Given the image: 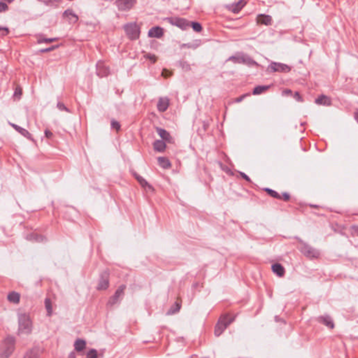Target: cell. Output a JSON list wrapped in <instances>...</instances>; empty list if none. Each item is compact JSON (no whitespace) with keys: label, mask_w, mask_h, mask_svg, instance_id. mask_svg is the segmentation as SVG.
Returning a JSON list of instances; mask_svg holds the SVG:
<instances>
[{"label":"cell","mask_w":358,"mask_h":358,"mask_svg":"<svg viewBox=\"0 0 358 358\" xmlns=\"http://www.w3.org/2000/svg\"><path fill=\"white\" fill-rule=\"evenodd\" d=\"M351 232H352V234H356V235H358V225L351 226Z\"/></svg>","instance_id":"obj_39"},{"label":"cell","mask_w":358,"mask_h":358,"mask_svg":"<svg viewBox=\"0 0 358 358\" xmlns=\"http://www.w3.org/2000/svg\"><path fill=\"white\" fill-rule=\"evenodd\" d=\"M18 319L19 333L23 335L30 334L32 330V322L30 315L27 313H21L19 315Z\"/></svg>","instance_id":"obj_3"},{"label":"cell","mask_w":358,"mask_h":358,"mask_svg":"<svg viewBox=\"0 0 358 358\" xmlns=\"http://www.w3.org/2000/svg\"><path fill=\"white\" fill-rule=\"evenodd\" d=\"M158 164L161 166L162 168L164 169H169L171 167V162L169 161V159L167 158H164V157H161V158H159L158 159Z\"/></svg>","instance_id":"obj_27"},{"label":"cell","mask_w":358,"mask_h":358,"mask_svg":"<svg viewBox=\"0 0 358 358\" xmlns=\"http://www.w3.org/2000/svg\"><path fill=\"white\" fill-rule=\"evenodd\" d=\"M86 346V343L83 339H77L74 343V347L76 351L78 352H81L85 349Z\"/></svg>","instance_id":"obj_28"},{"label":"cell","mask_w":358,"mask_h":358,"mask_svg":"<svg viewBox=\"0 0 358 358\" xmlns=\"http://www.w3.org/2000/svg\"><path fill=\"white\" fill-rule=\"evenodd\" d=\"M57 107H58V109H60V110H69L68 109H66V108L65 107V106L64 105V104H63L62 103H59V104H58Z\"/></svg>","instance_id":"obj_42"},{"label":"cell","mask_w":358,"mask_h":358,"mask_svg":"<svg viewBox=\"0 0 358 358\" xmlns=\"http://www.w3.org/2000/svg\"><path fill=\"white\" fill-rule=\"evenodd\" d=\"M319 321L322 323V324H323L325 326H327V327H328L333 328L334 327V322L330 316H322L319 318Z\"/></svg>","instance_id":"obj_24"},{"label":"cell","mask_w":358,"mask_h":358,"mask_svg":"<svg viewBox=\"0 0 358 358\" xmlns=\"http://www.w3.org/2000/svg\"><path fill=\"white\" fill-rule=\"evenodd\" d=\"M169 100L167 97H162L159 100L157 106H158V109L160 112H164L167 110V109L169 106Z\"/></svg>","instance_id":"obj_14"},{"label":"cell","mask_w":358,"mask_h":358,"mask_svg":"<svg viewBox=\"0 0 358 358\" xmlns=\"http://www.w3.org/2000/svg\"><path fill=\"white\" fill-rule=\"evenodd\" d=\"M8 10V6L7 4H5L3 2H1V11L2 12H4V11Z\"/></svg>","instance_id":"obj_41"},{"label":"cell","mask_w":358,"mask_h":358,"mask_svg":"<svg viewBox=\"0 0 358 358\" xmlns=\"http://www.w3.org/2000/svg\"><path fill=\"white\" fill-rule=\"evenodd\" d=\"M20 299V294L16 292H11L8 295V300L11 303L18 304Z\"/></svg>","instance_id":"obj_26"},{"label":"cell","mask_w":358,"mask_h":358,"mask_svg":"<svg viewBox=\"0 0 358 358\" xmlns=\"http://www.w3.org/2000/svg\"><path fill=\"white\" fill-rule=\"evenodd\" d=\"M181 304H182L181 299L180 297H178L177 300L175 302V303L174 304L171 308L169 310V311L167 312L168 315H173V314L178 313L180 309V307H181Z\"/></svg>","instance_id":"obj_18"},{"label":"cell","mask_w":358,"mask_h":358,"mask_svg":"<svg viewBox=\"0 0 358 358\" xmlns=\"http://www.w3.org/2000/svg\"><path fill=\"white\" fill-rule=\"evenodd\" d=\"M247 3H248V2L246 1H239L237 2L235 4L233 5L232 11L234 13H238L244 8Z\"/></svg>","instance_id":"obj_22"},{"label":"cell","mask_w":358,"mask_h":358,"mask_svg":"<svg viewBox=\"0 0 358 358\" xmlns=\"http://www.w3.org/2000/svg\"><path fill=\"white\" fill-rule=\"evenodd\" d=\"M316 103L322 106H330L331 104V100L330 97L326 95H321L316 100Z\"/></svg>","instance_id":"obj_17"},{"label":"cell","mask_w":358,"mask_h":358,"mask_svg":"<svg viewBox=\"0 0 358 358\" xmlns=\"http://www.w3.org/2000/svg\"><path fill=\"white\" fill-rule=\"evenodd\" d=\"M265 191L267 193V194H269L270 196H272V197H274V198H277V199H281V196L279 195L278 193H276V192L270 190V189H266Z\"/></svg>","instance_id":"obj_35"},{"label":"cell","mask_w":358,"mask_h":358,"mask_svg":"<svg viewBox=\"0 0 358 358\" xmlns=\"http://www.w3.org/2000/svg\"><path fill=\"white\" fill-rule=\"evenodd\" d=\"M295 97L297 100H299V101H302V98L300 96V95L299 94V93H295Z\"/></svg>","instance_id":"obj_46"},{"label":"cell","mask_w":358,"mask_h":358,"mask_svg":"<svg viewBox=\"0 0 358 358\" xmlns=\"http://www.w3.org/2000/svg\"><path fill=\"white\" fill-rule=\"evenodd\" d=\"M39 348L34 347L25 354L24 358H39Z\"/></svg>","instance_id":"obj_23"},{"label":"cell","mask_w":358,"mask_h":358,"mask_svg":"<svg viewBox=\"0 0 358 358\" xmlns=\"http://www.w3.org/2000/svg\"><path fill=\"white\" fill-rule=\"evenodd\" d=\"M157 132H158V133L159 134V135L160 136V137L164 141L167 142V143H169V144L174 143V139L172 138V136H171L169 135V133L167 132V131H165L164 130L160 129V128H157Z\"/></svg>","instance_id":"obj_16"},{"label":"cell","mask_w":358,"mask_h":358,"mask_svg":"<svg viewBox=\"0 0 358 358\" xmlns=\"http://www.w3.org/2000/svg\"><path fill=\"white\" fill-rule=\"evenodd\" d=\"M164 35V30L160 27H154L151 28L149 32H148V36L151 38H159L162 37Z\"/></svg>","instance_id":"obj_15"},{"label":"cell","mask_w":358,"mask_h":358,"mask_svg":"<svg viewBox=\"0 0 358 358\" xmlns=\"http://www.w3.org/2000/svg\"><path fill=\"white\" fill-rule=\"evenodd\" d=\"M174 74V71L173 70H171V69H164L162 71V76L165 78V79H167V78H169L170 77H171Z\"/></svg>","instance_id":"obj_30"},{"label":"cell","mask_w":358,"mask_h":358,"mask_svg":"<svg viewBox=\"0 0 358 358\" xmlns=\"http://www.w3.org/2000/svg\"><path fill=\"white\" fill-rule=\"evenodd\" d=\"M229 60H232V62H237V63H241L244 64V65H256V62L253 60L251 57L247 55L244 53H237L234 56L231 57L229 59Z\"/></svg>","instance_id":"obj_6"},{"label":"cell","mask_w":358,"mask_h":358,"mask_svg":"<svg viewBox=\"0 0 358 358\" xmlns=\"http://www.w3.org/2000/svg\"><path fill=\"white\" fill-rule=\"evenodd\" d=\"M290 66L282 63L278 62H272L268 66L267 71L270 72H280V73H287L290 71Z\"/></svg>","instance_id":"obj_7"},{"label":"cell","mask_w":358,"mask_h":358,"mask_svg":"<svg viewBox=\"0 0 358 358\" xmlns=\"http://www.w3.org/2000/svg\"><path fill=\"white\" fill-rule=\"evenodd\" d=\"M45 136H46L47 138H51V136H52V132H51V131L46 130L45 131Z\"/></svg>","instance_id":"obj_44"},{"label":"cell","mask_w":358,"mask_h":358,"mask_svg":"<svg viewBox=\"0 0 358 358\" xmlns=\"http://www.w3.org/2000/svg\"><path fill=\"white\" fill-rule=\"evenodd\" d=\"M220 166H221V167H222L224 171H225V172H227L228 174H229V175H234V174H233V172H232L231 170L229 169L228 167H225V166H224V164H220Z\"/></svg>","instance_id":"obj_40"},{"label":"cell","mask_w":358,"mask_h":358,"mask_svg":"<svg viewBox=\"0 0 358 358\" xmlns=\"http://www.w3.org/2000/svg\"><path fill=\"white\" fill-rule=\"evenodd\" d=\"M98 356V353L97 351L94 350V349H92V350H90L88 354H87V358H97Z\"/></svg>","instance_id":"obj_37"},{"label":"cell","mask_w":358,"mask_h":358,"mask_svg":"<svg viewBox=\"0 0 358 358\" xmlns=\"http://www.w3.org/2000/svg\"><path fill=\"white\" fill-rule=\"evenodd\" d=\"M236 316H237L236 314L232 312H227L222 314L215 325V335L218 336L223 333V331L234 321Z\"/></svg>","instance_id":"obj_1"},{"label":"cell","mask_w":358,"mask_h":358,"mask_svg":"<svg viewBox=\"0 0 358 358\" xmlns=\"http://www.w3.org/2000/svg\"><path fill=\"white\" fill-rule=\"evenodd\" d=\"M64 18L66 19L69 22H76L78 20V16L73 12L71 10H66L63 14Z\"/></svg>","instance_id":"obj_21"},{"label":"cell","mask_w":358,"mask_h":358,"mask_svg":"<svg viewBox=\"0 0 358 358\" xmlns=\"http://www.w3.org/2000/svg\"><path fill=\"white\" fill-rule=\"evenodd\" d=\"M269 86H258L256 88H255L254 91H253V94L254 95L261 94V93H262L264 91L267 90V89H269Z\"/></svg>","instance_id":"obj_32"},{"label":"cell","mask_w":358,"mask_h":358,"mask_svg":"<svg viewBox=\"0 0 358 358\" xmlns=\"http://www.w3.org/2000/svg\"><path fill=\"white\" fill-rule=\"evenodd\" d=\"M68 358H76V356L74 355V353H72L70 354V356H69Z\"/></svg>","instance_id":"obj_48"},{"label":"cell","mask_w":358,"mask_h":358,"mask_svg":"<svg viewBox=\"0 0 358 358\" xmlns=\"http://www.w3.org/2000/svg\"><path fill=\"white\" fill-rule=\"evenodd\" d=\"M125 290V286H122L119 287L114 295L110 298L107 304V307L109 308H113L117 306L118 303H120L123 297Z\"/></svg>","instance_id":"obj_5"},{"label":"cell","mask_w":358,"mask_h":358,"mask_svg":"<svg viewBox=\"0 0 358 358\" xmlns=\"http://www.w3.org/2000/svg\"><path fill=\"white\" fill-rule=\"evenodd\" d=\"M256 21L258 25H271L272 24V18L270 16L265 15V14H261L257 16L256 18Z\"/></svg>","instance_id":"obj_13"},{"label":"cell","mask_w":358,"mask_h":358,"mask_svg":"<svg viewBox=\"0 0 358 358\" xmlns=\"http://www.w3.org/2000/svg\"><path fill=\"white\" fill-rule=\"evenodd\" d=\"M135 177H136V180H138L139 183H140V184L143 186L145 189H148V190H153L152 186L148 184V183L146 182V180H144L143 178H142V177H141L140 176H139V175H136V174H135Z\"/></svg>","instance_id":"obj_29"},{"label":"cell","mask_w":358,"mask_h":358,"mask_svg":"<svg viewBox=\"0 0 358 358\" xmlns=\"http://www.w3.org/2000/svg\"><path fill=\"white\" fill-rule=\"evenodd\" d=\"M109 69L103 61H100L97 65V74L100 77L106 76L109 74Z\"/></svg>","instance_id":"obj_11"},{"label":"cell","mask_w":358,"mask_h":358,"mask_svg":"<svg viewBox=\"0 0 358 358\" xmlns=\"http://www.w3.org/2000/svg\"><path fill=\"white\" fill-rule=\"evenodd\" d=\"M22 94V92L21 88H20L19 86H17L16 90H15V94H14V97H17V99H18L21 97Z\"/></svg>","instance_id":"obj_38"},{"label":"cell","mask_w":358,"mask_h":358,"mask_svg":"<svg viewBox=\"0 0 358 358\" xmlns=\"http://www.w3.org/2000/svg\"><path fill=\"white\" fill-rule=\"evenodd\" d=\"M272 271L275 274L277 275L279 277H282L285 274V269L284 267L279 263H276L272 265Z\"/></svg>","instance_id":"obj_19"},{"label":"cell","mask_w":358,"mask_h":358,"mask_svg":"<svg viewBox=\"0 0 358 358\" xmlns=\"http://www.w3.org/2000/svg\"><path fill=\"white\" fill-rule=\"evenodd\" d=\"M300 250L302 253H303L304 255L307 256V257H313V258L318 257L319 255L318 252L316 251L314 248H311V247H310L308 245H307V244L302 243L300 246Z\"/></svg>","instance_id":"obj_9"},{"label":"cell","mask_w":358,"mask_h":358,"mask_svg":"<svg viewBox=\"0 0 358 358\" xmlns=\"http://www.w3.org/2000/svg\"><path fill=\"white\" fill-rule=\"evenodd\" d=\"M191 26L193 30L195 32H199L202 30V26L201 25V24H199V23H198L197 22H192Z\"/></svg>","instance_id":"obj_34"},{"label":"cell","mask_w":358,"mask_h":358,"mask_svg":"<svg viewBox=\"0 0 358 358\" xmlns=\"http://www.w3.org/2000/svg\"><path fill=\"white\" fill-rule=\"evenodd\" d=\"M10 125H11L12 126L16 131H18V132L19 133H20L22 135L24 136L25 137L27 138V139H31L32 141H34L33 137H32V136L31 134H30V132H29L28 131H27V130H25V129H23V128L20 127H19V126H17V125H13V124H11V123H10Z\"/></svg>","instance_id":"obj_20"},{"label":"cell","mask_w":358,"mask_h":358,"mask_svg":"<svg viewBox=\"0 0 358 358\" xmlns=\"http://www.w3.org/2000/svg\"><path fill=\"white\" fill-rule=\"evenodd\" d=\"M153 147L155 150L158 152H164L167 150V145L162 141H156L153 144Z\"/></svg>","instance_id":"obj_25"},{"label":"cell","mask_w":358,"mask_h":358,"mask_svg":"<svg viewBox=\"0 0 358 358\" xmlns=\"http://www.w3.org/2000/svg\"><path fill=\"white\" fill-rule=\"evenodd\" d=\"M111 127H112L113 129H114L117 132H118L120 130V123H119L118 121H116L115 120H113L111 121Z\"/></svg>","instance_id":"obj_36"},{"label":"cell","mask_w":358,"mask_h":358,"mask_svg":"<svg viewBox=\"0 0 358 358\" xmlns=\"http://www.w3.org/2000/svg\"><path fill=\"white\" fill-rule=\"evenodd\" d=\"M169 22L171 24L177 26L182 30H185L189 25V22L187 20L180 18H169Z\"/></svg>","instance_id":"obj_10"},{"label":"cell","mask_w":358,"mask_h":358,"mask_svg":"<svg viewBox=\"0 0 358 358\" xmlns=\"http://www.w3.org/2000/svg\"><path fill=\"white\" fill-rule=\"evenodd\" d=\"M45 306L46 308V311H47L48 314L51 316L52 313H53V307H52L51 301L49 299H46L45 300Z\"/></svg>","instance_id":"obj_31"},{"label":"cell","mask_w":358,"mask_h":358,"mask_svg":"<svg viewBox=\"0 0 358 358\" xmlns=\"http://www.w3.org/2000/svg\"><path fill=\"white\" fill-rule=\"evenodd\" d=\"M145 57L148 60H149L150 62L152 63H155L157 61H158V57L156 56L155 55H153V54H145Z\"/></svg>","instance_id":"obj_33"},{"label":"cell","mask_w":358,"mask_h":358,"mask_svg":"<svg viewBox=\"0 0 358 358\" xmlns=\"http://www.w3.org/2000/svg\"><path fill=\"white\" fill-rule=\"evenodd\" d=\"M136 4L135 1H118L117 2L118 7L120 11H128Z\"/></svg>","instance_id":"obj_12"},{"label":"cell","mask_w":358,"mask_h":358,"mask_svg":"<svg viewBox=\"0 0 358 358\" xmlns=\"http://www.w3.org/2000/svg\"><path fill=\"white\" fill-rule=\"evenodd\" d=\"M56 39H43L42 41H40V42H54V41Z\"/></svg>","instance_id":"obj_45"},{"label":"cell","mask_w":358,"mask_h":358,"mask_svg":"<svg viewBox=\"0 0 358 358\" xmlns=\"http://www.w3.org/2000/svg\"><path fill=\"white\" fill-rule=\"evenodd\" d=\"M16 348V339L13 336H8L2 340L0 346L1 358H9Z\"/></svg>","instance_id":"obj_2"},{"label":"cell","mask_w":358,"mask_h":358,"mask_svg":"<svg viewBox=\"0 0 358 358\" xmlns=\"http://www.w3.org/2000/svg\"><path fill=\"white\" fill-rule=\"evenodd\" d=\"M354 116H355V118H356V120L358 122V111L355 113Z\"/></svg>","instance_id":"obj_47"},{"label":"cell","mask_w":358,"mask_h":358,"mask_svg":"<svg viewBox=\"0 0 358 358\" xmlns=\"http://www.w3.org/2000/svg\"><path fill=\"white\" fill-rule=\"evenodd\" d=\"M1 32L2 35H5V34H8V30L7 27H2L1 29Z\"/></svg>","instance_id":"obj_43"},{"label":"cell","mask_w":358,"mask_h":358,"mask_svg":"<svg viewBox=\"0 0 358 358\" xmlns=\"http://www.w3.org/2000/svg\"><path fill=\"white\" fill-rule=\"evenodd\" d=\"M124 30L127 37L131 40H136L139 38L141 33V28L139 24L135 22H129L124 26Z\"/></svg>","instance_id":"obj_4"},{"label":"cell","mask_w":358,"mask_h":358,"mask_svg":"<svg viewBox=\"0 0 358 358\" xmlns=\"http://www.w3.org/2000/svg\"><path fill=\"white\" fill-rule=\"evenodd\" d=\"M109 286V271H104L101 273V277L99 281L97 289L99 290H105Z\"/></svg>","instance_id":"obj_8"}]
</instances>
